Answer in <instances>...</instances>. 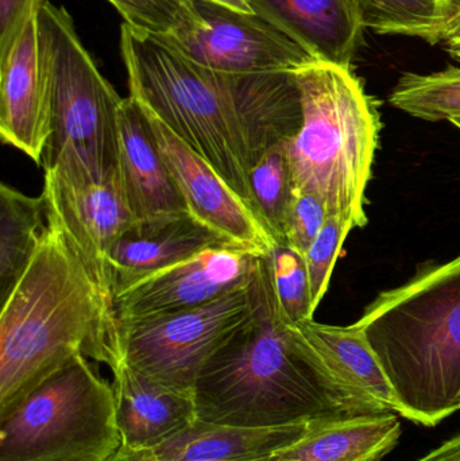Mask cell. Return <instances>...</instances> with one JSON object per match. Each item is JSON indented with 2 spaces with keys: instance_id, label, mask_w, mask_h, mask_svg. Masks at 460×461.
Listing matches in <instances>:
<instances>
[{
  "instance_id": "6da1fadb",
  "label": "cell",
  "mask_w": 460,
  "mask_h": 461,
  "mask_svg": "<svg viewBox=\"0 0 460 461\" xmlns=\"http://www.w3.org/2000/svg\"><path fill=\"white\" fill-rule=\"evenodd\" d=\"M121 53L130 95L199 153L261 221L248 172L302 127L296 75L210 69L167 38L127 23L122 24Z\"/></svg>"
},
{
  "instance_id": "7a4b0ae2",
  "label": "cell",
  "mask_w": 460,
  "mask_h": 461,
  "mask_svg": "<svg viewBox=\"0 0 460 461\" xmlns=\"http://www.w3.org/2000/svg\"><path fill=\"white\" fill-rule=\"evenodd\" d=\"M269 252L259 257L248 284L250 313L197 378V420L229 427L280 428L392 413L342 386L296 325L284 319Z\"/></svg>"
},
{
  "instance_id": "3957f363",
  "label": "cell",
  "mask_w": 460,
  "mask_h": 461,
  "mask_svg": "<svg viewBox=\"0 0 460 461\" xmlns=\"http://www.w3.org/2000/svg\"><path fill=\"white\" fill-rule=\"evenodd\" d=\"M122 365L113 300L49 211L29 267L2 303L0 419L73 359Z\"/></svg>"
},
{
  "instance_id": "277c9868",
  "label": "cell",
  "mask_w": 460,
  "mask_h": 461,
  "mask_svg": "<svg viewBox=\"0 0 460 461\" xmlns=\"http://www.w3.org/2000/svg\"><path fill=\"white\" fill-rule=\"evenodd\" d=\"M356 324L391 382L399 416L434 428L460 411V255L381 293Z\"/></svg>"
},
{
  "instance_id": "5b68a950",
  "label": "cell",
  "mask_w": 460,
  "mask_h": 461,
  "mask_svg": "<svg viewBox=\"0 0 460 461\" xmlns=\"http://www.w3.org/2000/svg\"><path fill=\"white\" fill-rule=\"evenodd\" d=\"M294 75L302 107V127L286 140L294 188L319 194L329 215L365 227L381 130L377 105L353 68L315 61Z\"/></svg>"
},
{
  "instance_id": "8992f818",
  "label": "cell",
  "mask_w": 460,
  "mask_h": 461,
  "mask_svg": "<svg viewBox=\"0 0 460 461\" xmlns=\"http://www.w3.org/2000/svg\"><path fill=\"white\" fill-rule=\"evenodd\" d=\"M38 29L51 84L45 172L73 184L104 180L118 172L124 97L100 73L64 7L46 0Z\"/></svg>"
},
{
  "instance_id": "52a82bcc",
  "label": "cell",
  "mask_w": 460,
  "mask_h": 461,
  "mask_svg": "<svg viewBox=\"0 0 460 461\" xmlns=\"http://www.w3.org/2000/svg\"><path fill=\"white\" fill-rule=\"evenodd\" d=\"M119 448L113 384L83 355L0 419V461H108Z\"/></svg>"
},
{
  "instance_id": "ba28073f",
  "label": "cell",
  "mask_w": 460,
  "mask_h": 461,
  "mask_svg": "<svg viewBox=\"0 0 460 461\" xmlns=\"http://www.w3.org/2000/svg\"><path fill=\"white\" fill-rule=\"evenodd\" d=\"M248 284L196 308L118 320L122 363L162 386L194 394L205 363L250 313Z\"/></svg>"
},
{
  "instance_id": "9c48e42d",
  "label": "cell",
  "mask_w": 460,
  "mask_h": 461,
  "mask_svg": "<svg viewBox=\"0 0 460 461\" xmlns=\"http://www.w3.org/2000/svg\"><path fill=\"white\" fill-rule=\"evenodd\" d=\"M199 23L165 37L203 67L234 75L299 72L315 59L277 27L256 13L211 0H194Z\"/></svg>"
},
{
  "instance_id": "30bf717a",
  "label": "cell",
  "mask_w": 460,
  "mask_h": 461,
  "mask_svg": "<svg viewBox=\"0 0 460 461\" xmlns=\"http://www.w3.org/2000/svg\"><path fill=\"white\" fill-rule=\"evenodd\" d=\"M261 255L238 244L204 249L116 293V319L172 313L223 297L248 284Z\"/></svg>"
},
{
  "instance_id": "8fae6325",
  "label": "cell",
  "mask_w": 460,
  "mask_h": 461,
  "mask_svg": "<svg viewBox=\"0 0 460 461\" xmlns=\"http://www.w3.org/2000/svg\"><path fill=\"white\" fill-rule=\"evenodd\" d=\"M43 194L49 211L67 233L92 276L113 303L110 254L135 218L119 173L94 183H67L45 172Z\"/></svg>"
},
{
  "instance_id": "7c38bea8",
  "label": "cell",
  "mask_w": 460,
  "mask_h": 461,
  "mask_svg": "<svg viewBox=\"0 0 460 461\" xmlns=\"http://www.w3.org/2000/svg\"><path fill=\"white\" fill-rule=\"evenodd\" d=\"M162 157L194 219L232 243L266 254L275 246L256 213L221 176L140 103Z\"/></svg>"
},
{
  "instance_id": "4fadbf2b",
  "label": "cell",
  "mask_w": 460,
  "mask_h": 461,
  "mask_svg": "<svg viewBox=\"0 0 460 461\" xmlns=\"http://www.w3.org/2000/svg\"><path fill=\"white\" fill-rule=\"evenodd\" d=\"M50 132V76L41 50L37 15L0 54V137L42 165Z\"/></svg>"
},
{
  "instance_id": "5bb4252c",
  "label": "cell",
  "mask_w": 460,
  "mask_h": 461,
  "mask_svg": "<svg viewBox=\"0 0 460 461\" xmlns=\"http://www.w3.org/2000/svg\"><path fill=\"white\" fill-rule=\"evenodd\" d=\"M229 244L237 243L200 223L189 212L134 221L111 249L113 295L204 249Z\"/></svg>"
},
{
  "instance_id": "9a60e30c",
  "label": "cell",
  "mask_w": 460,
  "mask_h": 461,
  "mask_svg": "<svg viewBox=\"0 0 460 461\" xmlns=\"http://www.w3.org/2000/svg\"><path fill=\"white\" fill-rule=\"evenodd\" d=\"M118 173L135 221L189 212L148 115L131 95L122 104Z\"/></svg>"
},
{
  "instance_id": "2e32d148",
  "label": "cell",
  "mask_w": 460,
  "mask_h": 461,
  "mask_svg": "<svg viewBox=\"0 0 460 461\" xmlns=\"http://www.w3.org/2000/svg\"><path fill=\"white\" fill-rule=\"evenodd\" d=\"M251 10L277 27L315 61L351 68L365 30L356 0H248Z\"/></svg>"
},
{
  "instance_id": "e0dca14e",
  "label": "cell",
  "mask_w": 460,
  "mask_h": 461,
  "mask_svg": "<svg viewBox=\"0 0 460 461\" xmlns=\"http://www.w3.org/2000/svg\"><path fill=\"white\" fill-rule=\"evenodd\" d=\"M331 422V421H329ZM239 428L196 420L157 446L119 448L108 461H227L270 456L307 435L316 425Z\"/></svg>"
},
{
  "instance_id": "ac0fdd59",
  "label": "cell",
  "mask_w": 460,
  "mask_h": 461,
  "mask_svg": "<svg viewBox=\"0 0 460 461\" xmlns=\"http://www.w3.org/2000/svg\"><path fill=\"white\" fill-rule=\"evenodd\" d=\"M113 374L121 448H150L196 421L192 393L162 386L126 363Z\"/></svg>"
},
{
  "instance_id": "d6986e66",
  "label": "cell",
  "mask_w": 460,
  "mask_h": 461,
  "mask_svg": "<svg viewBox=\"0 0 460 461\" xmlns=\"http://www.w3.org/2000/svg\"><path fill=\"white\" fill-rule=\"evenodd\" d=\"M294 325L342 386L399 414L391 382L358 325L335 327L313 319Z\"/></svg>"
},
{
  "instance_id": "ffe728a7",
  "label": "cell",
  "mask_w": 460,
  "mask_h": 461,
  "mask_svg": "<svg viewBox=\"0 0 460 461\" xmlns=\"http://www.w3.org/2000/svg\"><path fill=\"white\" fill-rule=\"evenodd\" d=\"M402 436L396 413L353 417L316 425L272 455L273 461H381Z\"/></svg>"
},
{
  "instance_id": "44dd1931",
  "label": "cell",
  "mask_w": 460,
  "mask_h": 461,
  "mask_svg": "<svg viewBox=\"0 0 460 461\" xmlns=\"http://www.w3.org/2000/svg\"><path fill=\"white\" fill-rule=\"evenodd\" d=\"M49 226L45 194L27 196L0 185V298L5 303L29 267Z\"/></svg>"
},
{
  "instance_id": "7402d4cb",
  "label": "cell",
  "mask_w": 460,
  "mask_h": 461,
  "mask_svg": "<svg viewBox=\"0 0 460 461\" xmlns=\"http://www.w3.org/2000/svg\"><path fill=\"white\" fill-rule=\"evenodd\" d=\"M251 194L262 223L275 244H286L289 216L296 199L286 142L266 151L248 172Z\"/></svg>"
},
{
  "instance_id": "603a6c76",
  "label": "cell",
  "mask_w": 460,
  "mask_h": 461,
  "mask_svg": "<svg viewBox=\"0 0 460 461\" xmlns=\"http://www.w3.org/2000/svg\"><path fill=\"white\" fill-rule=\"evenodd\" d=\"M366 29L442 43L446 0H356Z\"/></svg>"
},
{
  "instance_id": "cb8c5ba5",
  "label": "cell",
  "mask_w": 460,
  "mask_h": 461,
  "mask_svg": "<svg viewBox=\"0 0 460 461\" xmlns=\"http://www.w3.org/2000/svg\"><path fill=\"white\" fill-rule=\"evenodd\" d=\"M391 104L428 122L460 116V68L448 67L429 75L405 73L391 95Z\"/></svg>"
},
{
  "instance_id": "d4e9b609",
  "label": "cell",
  "mask_w": 460,
  "mask_h": 461,
  "mask_svg": "<svg viewBox=\"0 0 460 461\" xmlns=\"http://www.w3.org/2000/svg\"><path fill=\"white\" fill-rule=\"evenodd\" d=\"M275 297L284 319L289 324L311 320L313 317L305 255L288 244H275L269 252Z\"/></svg>"
},
{
  "instance_id": "484cf974",
  "label": "cell",
  "mask_w": 460,
  "mask_h": 461,
  "mask_svg": "<svg viewBox=\"0 0 460 461\" xmlns=\"http://www.w3.org/2000/svg\"><path fill=\"white\" fill-rule=\"evenodd\" d=\"M123 16L124 23L159 35L176 37L200 21L194 0H108Z\"/></svg>"
},
{
  "instance_id": "4316f807",
  "label": "cell",
  "mask_w": 460,
  "mask_h": 461,
  "mask_svg": "<svg viewBox=\"0 0 460 461\" xmlns=\"http://www.w3.org/2000/svg\"><path fill=\"white\" fill-rule=\"evenodd\" d=\"M354 229L358 227L353 219L340 213L329 215L323 229L305 254L313 311H316L329 290V279L343 241Z\"/></svg>"
},
{
  "instance_id": "83f0119b",
  "label": "cell",
  "mask_w": 460,
  "mask_h": 461,
  "mask_svg": "<svg viewBox=\"0 0 460 461\" xmlns=\"http://www.w3.org/2000/svg\"><path fill=\"white\" fill-rule=\"evenodd\" d=\"M326 202L311 192H296L286 230V244L305 255L329 218Z\"/></svg>"
},
{
  "instance_id": "f1b7e54d",
  "label": "cell",
  "mask_w": 460,
  "mask_h": 461,
  "mask_svg": "<svg viewBox=\"0 0 460 461\" xmlns=\"http://www.w3.org/2000/svg\"><path fill=\"white\" fill-rule=\"evenodd\" d=\"M46 0H0V54L7 51L27 22L40 13Z\"/></svg>"
},
{
  "instance_id": "f546056e",
  "label": "cell",
  "mask_w": 460,
  "mask_h": 461,
  "mask_svg": "<svg viewBox=\"0 0 460 461\" xmlns=\"http://www.w3.org/2000/svg\"><path fill=\"white\" fill-rule=\"evenodd\" d=\"M456 41H460V0H446L442 43L448 45Z\"/></svg>"
},
{
  "instance_id": "4dcf8cb0",
  "label": "cell",
  "mask_w": 460,
  "mask_h": 461,
  "mask_svg": "<svg viewBox=\"0 0 460 461\" xmlns=\"http://www.w3.org/2000/svg\"><path fill=\"white\" fill-rule=\"evenodd\" d=\"M416 461H460V435L454 436Z\"/></svg>"
},
{
  "instance_id": "1f68e13d",
  "label": "cell",
  "mask_w": 460,
  "mask_h": 461,
  "mask_svg": "<svg viewBox=\"0 0 460 461\" xmlns=\"http://www.w3.org/2000/svg\"><path fill=\"white\" fill-rule=\"evenodd\" d=\"M211 2L219 3V5L235 8V10L245 11V13H254V11L251 10L248 0H211Z\"/></svg>"
},
{
  "instance_id": "d6a6232c",
  "label": "cell",
  "mask_w": 460,
  "mask_h": 461,
  "mask_svg": "<svg viewBox=\"0 0 460 461\" xmlns=\"http://www.w3.org/2000/svg\"><path fill=\"white\" fill-rule=\"evenodd\" d=\"M446 48H447L448 53H450V56L453 57L454 59L460 61V41L448 43V45H446Z\"/></svg>"
},
{
  "instance_id": "836d02e7",
  "label": "cell",
  "mask_w": 460,
  "mask_h": 461,
  "mask_svg": "<svg viewBox=\"0 0 460 461\" xmlns=\"http://www.w3.org/2000/svg\"><path fill=\"white\" fill-rule=\"evenodd\" d=\"M227 461H273V460H272V455H270V456L258 457V459L227 460Z\"/></svg>"
},
{
  "instance_id": "e575fe53",
  "label": "cell",
  "mask_w": 460,
  "mask_h": 461,
  "mask_svg": "<svg viewBox=\"0 0 460 461\" xmlns=\"http://www.w3.org/2000/svg\"><path fill=\"white\" fill-rule=\"evenodd\" d=\"M450 123H453L454 126L458 127L460 130V116L459 118H454L453 121L450 122Z\"/></svg>"
}]
</instances>
